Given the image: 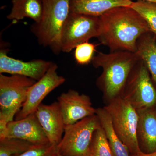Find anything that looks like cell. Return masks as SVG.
<instances>
[{"label":"cell","mask_w":156,"mask_h":156,"mask_svg":"<svg viewBox=\"0 0 156 156\" xmlns=\"http://www.w3.org/2000/svg\"><path fill=\"white\" fill-rule=\"evenodd\" d=\"M99 20L97 38L110 52L135 53L140 37L151 31L143 18L130 6L112 9L100 16Z\"/></svg>","instance_id":"6da1fadb"},{"label":"cell","mask_w":156,"mask_h":156,"mask_svg":"<svg viewBox=\"0 0 156 156\" xmlns=\"http://www.w3.org/2000/svg\"><path fill=\"white\" fill-rule=\"evenodd\" d=\"M140 59L136 53L127 51L98 52L94 56L93 66L102 69L96 84L106 104L122 97L132 70Z\"/></svg>","instance_id":"7a4b0ae2"},{"label":"cell","mask_w":156,"mask_h":156,"mask_svg":"<svg viewBox=\"0 0 156 156\" xmlns=\"http://www.w3.org/2000/svg\"><path fill=\"white\" fill-rule=\"evenodd\" d=\"M71 0H42L43 13L39 22L30 30L39 44L48 47L56 55L62 52L60 37L62 27L70 13Z\"/></svg>","instance_id":"3957f363"},{"label":"cell","mask_w":156,"mask_h":156,"mask_svg":"<svg viewBox=\"0 0 156 156\" xmlns=\"http://www.w3.org/2000/svg\"><path fill=\"white\" fill-rule=\"evenodd\" d=\"M36 82L23 76L0 73V136L22 108L29 89Z\"/></svg>","instance_id":"277c9868"},{"label":"cell","mask_w":156,"mask_h":156,"mask_svg":"<svg viewBox=\"0 0 156 156\" xmlns=\"http://www.w3.org/2000/svg\"><path fill=\"white\" fill-rule=\"evenodd\" d=\"M103 107L110 117L116 134L128 148L131 155L141 152L136 136L137 110L122 97L112 101Z\"/></svg>","instance_id":"5b68a950"},{"label":"cell","mask_w":156,"mask_h":156,"mask_svg":"<svg viewBox=\"0 0 156 156\" xmlns=\"http://www.w3.org/2000/svg\"><path fill=\"white\" fill-rule=\"evenodd\" d=\"M101 127L96 114L66 125L63 136L57 145L58 154L62 156H87L93 134Z\"/></svg>","instance_id":"8992f818"},{"label":"cell","mask_w":156,"mask_h":156,"mask_svg":"<svg viewBox=\"0 0 156 156\" xmlns=\"http://www.w3.org/2000/svg\"><path fill=\"white\" fill-rule=\"evenodd\" d=\"M121 97L137 110L156 106V86L141 59L132 70Z\"/></svg>","instance_id":"52a82bcc"},{"label":"cell","mask_w":156,"mask_h":156,"mask_svg":"<svg viewBox=\"0 0 156 156\" xmlns=\"http://www.w3.org/2000/svg\"><path fill=\"white\" fill-rule=\"evenodd\" d=\"M99 28V17L70 12L62 30V52L69 53L78 45L97 38Z\"/></svg>","instance_id":"ba28073f"},{"label":"cell","mask_w":156,"mask_h":156,"mask_svg":"<svg viewBox=\"0 0 156 156\" xmlns=\"http://www.w3.org/2000/svg\"><path fill=\"white\" fill-rule=\"evenodd\" d=\"M58 68L57 64L52 62L44 76L31 87L25 102L15 115V120L21 119L35 113L45 98L50 92L64 83L65 78L58 74Z\"/></svg>","instance_id":"9c48e42d"},{"label":"cell","mask_w":156,"mask_h":156,"mask_svg":"<svg viewBox=\"0 0 156 156\" xmlns=\"http://www.w3.org/2000/svg\"><path fill=\"white\" fill-rule=\"evenodd\" d=\"M65 124H74L87 117L96 115V109L92 105L88 95L80 94L73 89L63 92L57 98Z\"/></svg>","instance_id":"30bf717a"},{"label":"cell","mask_w":156,"mask_h":156,"mask_svg":"<svg viewBox=\"0 0 156 156\" xmlns=\"http://www.w3.org/2000/svg\"><path fill=\"white\" fill-rule=\"evenodd\" d=\"M9 49L1 48L0 73L23 76L38 81L50 68L53 62L36 59L25 62L8 56Z\"/></svg>","instance_id":"8fae6325"},{"label":"cell","mask_w":156,"mask_h":156,"mask_svg":"<svg viewBox=\"0 0 156 156\" xmlns=\"http://www.w3.org/2000/svg\"><path fill=\"white\" fill-rule=\"evenodd\" d=\"M35 113L49 142L58 145L63 136L66 126L58 101L49 105L41 104Z\"/></svg>","instance_id":"7c38bea8"},{"label":"cell","mask_w":156,"mask_h":156,"mask_svg":"<svg viewBox=\"0 0 156 156\" xmlns=\"http://www.w3.org/2000/svg\"><path fill=\"white\" fill-rule=\"evenodd\" d=\"M5 138L24 140L33 144L49 142L35 113L21 119L9 122L0 139Z\"/></svg>","instance_id":"4fadbf2b"},{"label":"cell","mask_w":156,"mask_h":156,"mask_svg":"<svg viewBox=\"0 0 156 156\" xmlns=\"http://www.w3.org/2000/svg\"><path fill=\"white\" fill-rule=\"evenodd\" d=\"M138 122L136 136L141 151H156V106L137 110Z\"/></svg>","instance_id":"5bb4252c"},{"label":"cell","mask_w":156,"mask_h":156,"mask_svg":"<svg viewBox=\"0 0 156 156\" xmlns=\"http://www.w3.org/2000/svg\"><path fill=\"white\" fill-rule=\"evenodd\" d=\"M131 0H71L70 12L100 17L114 8L130 7Z\"/></svg>","instance_id":"9a60e30c"},{"label":"cell","mask_w":156,"mask_h":156,"mask_svg":"<svg viewBox=\"0 0 156 156\" xmlns=\"http://www.w3.org/2000/svg\"><path fill=\"white\" fill-rule=\"evenodd\" d=\"M135 53L144 62L156 86V35L150 31L140 37Z\"/></svg>","instance_id":"2e32d148"},{"label":"cell","mask_w":156,"mask_h":156,"mask_svg":"<svg viewBox=\"0 0 156 156\" xmlns=\"http://www.w3.org/2000/svg\"><path fill=\"white\" fill-rule=\"evenodd\" d=\"M11 12L7 16L9 20L19 21L25 18L40 21L43 13L42 0H12Z\"/></svg>","instance_id":"e0dca14e"},{"label":"cell","mask_w":156,"mask_h":156,"mask_svg":"<svg viewBox=\"0 0 156 156\" xmlns=\"http://www.w3.org/2000/svg\"><path fill=\"white\" fill-rule=\"evenodd\" d=\"M96 114L108 140L112 156H131L128 148L115 132L111 119L106 110L104 107L98 108L96 109Z\"/></svg>","instance_id":"ac0fdd59"},{"label":"cell","mask_w":156,"mask_h":156,"mask_svg":"<svg viewBox=\"0 0 156 156\" xmlns=\"http://www.w3.org/2000/svg\"><path fill=\"white\" fill-rule=\"evenodd\" d=\"M87 156H112L108 140L101 126L93 134Z\"/></svg>","instance_id":"d6986e66"},{"label":"cell","mask_w":156,"mask_h":156,"mask_svg":"<svg viewBox=\"0 0 156 156\" xmlns=\"http://www.w3.org/2000/svg\"><path fill=\"white\" fill-rule=\"evenodd\" d=\"M143 18L152 32L156 35V3L137 0L131 6Z\"/></svg>","instance_id":"ffe728a7"},{"label":"cell","mask_w":156,"mask_h":156,"mask_svg":"<svg viewBox=\"0 0 156 156\" xmlns=\"http://www.w3.org/2000/svg\"><path fill=\"white\" fill-rule=\"evenodd\" d=\"M33 144L16 138L0 139V156H14L24 152Z\"/></svg>","instance_id":"44dd1931"},{"label":"cell","mask_w":156,"mask_h":156,"mask_svg":"<svg viewBox=\"0 0 156 156\" xmlns=\"http://www.w3.org/2000/svg\"><path fill=\"white\" fill-rule=\"evenodd\" d=\"M98 44L84 42L75 48L74 57L78 64L84 65L92 62Z\"/></svg>","instance_id":"7402d4cb"},{"label":"cell","mask_w":156,"mask_h":156,"mask_svg":"<svg viewBox=\"0 0 156 156\" xmlns=\"http://www.w3.org/2000/svg\"><path fill=\"white\" fill-rule=\"evenodd\" d=\"M58 154L57 145L49 142L33 144L24 152L14 156H56Z\"/></svg>","instance_id":"603a6c76"},{"label":"cell","mask_w":156,"mask_h":156,"mask_svg":"<svg viewBox=\"0 0 156 156\" xmlns=\"http://www.w3.org/2000/svg\"><path fill=\"white\" fill-rule=\"evenodd\" d=\"M131 156H156V151L150 154H146L141 151L135 154L131 155Z\"/></svg>","instance_id":"cb8c5ba5"},{"label":"cell","mask_w":156,"mask_h":156,"mask_svg":"<svg viewBox=\"0 0 156 156\" xmlns=\"http://www.w3.org/2000/svg\"><path fill=\"white\" fill-rule=\"evenodd\" d=\"M132 1V0H131ZM142 1H147V2H152L156 3V0H142Z\"/></svg>","instance_id":"d4e9b609"},{"label":"cell","mask_w":156,"mask_h":156,"mask_svg":"<svg viewBox=\"0 0 156 156\" xmlns=\"http://www.w3.org/2000/svg\"><path fill=\"white\" fill-rule=\"evenodd\" d=\"M56 156H62L61 155L59 154H58Z\"/></svg>","instance_id":"484cf974"}]
</instances>
